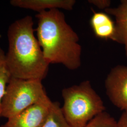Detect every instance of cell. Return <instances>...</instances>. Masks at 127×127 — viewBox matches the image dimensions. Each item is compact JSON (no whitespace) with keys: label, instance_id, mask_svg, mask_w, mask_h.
Instances as JSON below:
<instances>
[{"label":"cell","instance_id":"1","mask_svg":"<svg viewBox=\"0 0 127 127\" xmlns=\"http://www.w3.org/2000/svg\"><path fill=\"white\" fill-rule=\"evenodd\" d=\"M37 39L44 58L49 64H60L71 70L81 65L82 47L76 32L59 9L43 11L36 15Z\"/></svg>","mask_w":127,"mask_h":127},{"label":"cell","instance_id":"2","mask_svg":"<svg viewBox=\"0 0 127 127\" xmlns=\"http://www.w3.org/2000/svg\"><path fill=\"white\" fill-rule=\"evenodd\" d=\"M33 24L32 17L27 16L10 25L6 60L11 77L42 81L48 74L50 64L34 35Z\"/></svg>","mask_w":127,"mask_h":127},{"label":"cell","instance_id":"3","mask_svg":"<svg viewBox=\"0 0 127 127\" xmlns=\"http://www.w3.org/2000/svg\"><path fill=\"white\" fill-rule=\"evenodd\" d=\"M62 95V113L70 127H86L105 111L103 100L89 81L64 88Z\"/></svg>","mask_w":127,"mask_h":127},{"label":"cell","instance_id":"4","mask_svg":"<svg viewBox=\"0 0 127 127\" xmlns=\"http://www.w3.org/2000/svg\"><path fill=\"white\" fill-rule=\"evenodd\" d=\"M51 101L41 81L11 77L0 104V118H11L32 105Z\"/></svg>","mask_w":127,"mask_h":127},{"label":"cell","instance_id":"5","mask_svg":"<svg viewBox=\"0 0 127 127\" xmlns=\"http://www.w3.org/2000/svg\"><path fill=\"white\" fill-rule=\"evenodd\" d=\"M104 86L112 104L127 111V66L119 65L113 68L106 78Z\"/></svg>","mask_w":127,"mask_h":127},{"label":"cell","instance_id":"6","mask_svg":"<svg viewBox=\"0 0 127 127\" xmlns=\"http://www.w3.org/2000/svg\"><path fill=\"white\" fill-rule=\"evenodd\" d=\"M52 101L32 105L0 127H42L48 117Z\"/></svg>","mask_w":127,"mask_h":127},{"label":"cell","instance_id":"7","mask_svg":"<svg viewBox=\"0 0 127 127\" xmlns=\"http://www.w3.org/2000/svg\"><path fill=\"white\" fill-rule=\"evenodd\" d=\"M10 5L15 7L30 9L38 13L52 9L71 10L76 3L74 0H11Z\"/></svg>","mask_w":127,"mask_h":127},{"label":"cell","instance_id":"8","mask_svg":"<svg viewBox=\"0 0 127 127\" xmlns=\"http://www.w3.org/2000/svg\"><path fill=\"white\" fill-rule=\"evenodd\" d=\"M104 10L115 18V32L113 41L124 46L127 57V0H122L116 8H109Z\"/></svg>","mask_w":127,"mask_h":127},{"label":"cell","instance_id":"9","mask_svg":"<svg viewBox=\"0 0 127 127\" xmlns=\"http://www.w3.org/2000/svg\"><path fill=\"white\" fill-rule=\"evenodd\" d=\"M91 25L96 36L113 41L115 32V23L107 14L94 12L91 18Z\"/></svg>","mask_w":127,"mask_h":127},{"label":"cell","instance_id":"10","mask_svg":"<svg viewBox=\"0 0 127 127\" xmlns=\"http://www.w3.org/2000/svg\"><path fill=\"white\" fill-rule=\"evenodd\" d=\"M42 127H70L64 116L59 102H52L48 117Z\"/></svg>","mask_w":127,"mask_h":127},{"label":"cell","instance_id":"11","mask_svg":"<svg viewBox=\"0 0 127 127\" xmlns=\"http://www.w3.org/2000/svg\"><path fill=\"white\" fill-rule=\"evenodd\" d=\"M11 78L6 60V54L0 47V104Z\"/></svg>","mask_w":127,"mask_h":127},{"label":"cell","instance_id":"12","mask_svg":"<svg viewBox=\"0 0 127 127\" xmlns=\"http://www.w3.org/2000/svg\"><path fill=\"white\" fill-rule=\"evenodd\" d=\"M117 121L105 111L96 116L86 127H116Z\"/></svg>","mask_w":127,"mask_h":127},{"label":"cell","instance_id":"13","mask_svg":"<svg viewBox=\"0 0 127 127\" xmlns=\"http://www.w3.org/2000/svg\"><path fill=\"white\" fill-rule=\"evenodd\" d=\"M89 2L100 9H106L110 8L111 2L109 0H90Z\"/></svg>","mask_w":127,"mask_h":127},{"label":"cell","instance_id":"14","mask_svg":"<svg viewBox=\"0 0 127 127\" xmlns=\"http://www.w3.org/2000/svg\"><path fill=\"white\" fill-rule=\"evenodd\" d=\"M116 127H127V111H123L117 121Z\"/></svg>","mask_w":127,"mask_h":127}]
</instances>
